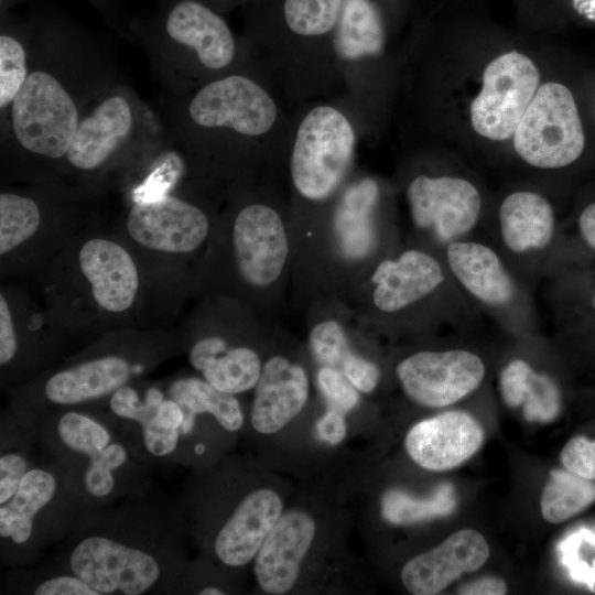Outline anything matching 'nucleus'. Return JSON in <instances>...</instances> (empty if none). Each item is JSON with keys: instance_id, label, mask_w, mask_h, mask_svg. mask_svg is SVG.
<instances>
[{"instance_id": "obj_30", "label": "nucleus", "mask_w": 595, "mask_h": 595, "mask_svg": "<svg viewBox=\"0 0 595 595\" xmlns=\"http://www.w3.org/2000/svg\"><path fill=\"white\" fill-rule=\"evenodd\" d=\"M379 196L370 178L351 185L343 195L334 218V230L342 252L351 259L368 256L376 245L372 213Z\"/></svg>"}, {"instance_id": "obj_29", "label": "nucleus", "mask_w": 595, "mask_h": 595, "mask_svg": "<svg viewBox=\"0 0 595 595\" xmlns=\"http://www.w3.org/2000/svg\"><path fill=\"white\" fill-rule=\"evenodd\" d=\"M40 416L12 401L1 416L0 426V505L19 489L33 466L31 452L39 443Z\"/></svg>"}, {"instance_id": "obj_3", "label": "nucleus", "mask_w": 595, "mask_h": 595, "mask_svg": "<svg viewBox=\"0 0 595 595\" xmlns=\"http://www.w3.org/2000/svg\"><path fill=\"white\" fill-rule=\"evenodd\" d=\"M172 350L163 342L141 338L101 342L30 382L13 401L39 416L52 409L100 402L154 369Z\"/></svg>"}, {"instance_id": "obj_40", "label": "nucleus", "mask_w": 595, "mask_h": 595, "mask_svg": "<svg viewBox=\"0 0 595 595\" xmlns=\"http://www.w3.org/2000/svg\"><path fill=\"white\" fill-rule=\"evenodd\" d=\"M316 381L328 408L346 414L358 404V390L339 370L323 366L317 372Z\"/></svg>"}, {"instance_id": "obj_21", "label": "nucleus", "mask_w": 595, "mask_h": 595, "mask_svg": "<svg viewBox=\"0 0 595 595\" xmlns=\"http://www.w3.org/2000/svg\"><path fill=\"white\" fill-rule=\"evenodd\" d=\"M489 554L484 536L474 529H462L409 560L402 567L401 581L411 594L435 595L463 574L479 570Z\"/></svg>"}, {"instance_id": "obj_47", "label": "nucleus", "mask_w": 595, "mask_h": 595, "mask_svg": "<svg viewBox=\"0 0 595 595\" xmlns=\"http://www.w3.org/2000/svg\"><path fill=\"white\" fill-rule=\"evenodd\" d=\"M588 346H595V340L592 344H589Z\"/></svg>"}, {"instance_id": "obj_13", "label": "nucleus", "mask_w": 595, "mask_h": 595, "mask_svg": "<svg viewBox=\"0 0 595 595\" xmlns=\"http://www.w3.org/2000/svg\"><path fill=\"white\" fill-rule=\"evenodd\" d=\"M540 82L536 64L512 51L488 64L479 94L470 105L474 130L490 140L513 137Z\"/></svg>"}, {"instance_id": "obj_14", "label": "nucleus", "mask_w": 595, "mask_h": 595, "mask_svg": "<svg viewBox=\"0 0 595 595\" xmlns=\"http://www.w3.org/2000/svg\"><path fill=\"white\" fill-rule=\"evenodd\" d=\"M403 392L414 403L444 408L476 391L486 377L482 356L465 347L415 351L396 367Z\"/></svg>"}, {"instance_id": "obj_45", "label": "nucleus", "mask_w": 595, "mask_h": 595, "mask_svg": "<svg viewBox=\"0 0 595 595\" xmlns=\"http://www.w3.org/2000/svg\"><path fill=\"white\" fill-rule=\"evenodd\" d=\"M316 433L322 441L331 445L342 443L347 434L345 413L328 408L316 422Z\"/></svg>"}, {"instance_id": "obj_6", "label": "nucleus", "mask_w": 595, "mask_h": 595, "mask_svg": "<svg viewBox=\"0 0 595 595\" xmlns=\"http://www.w3.org/2000/svg\"><path fill=\"white\" fill-rule=\"evenodd\" d=\"M441 253L458 288L483 314L515 337L537 334L531 284L489 240L474 235L448 244Z\"/></svg>"}, {"instance_id": "obj_38", "label": "nucleus", "mask_w": 595, "mask_h": 595, "mask_svg": "<svg viewBox=\"0 0 595 595\" xmlns=\"http://www.w3.org/2000/svg\"><path fill=\"white\" fill-rule=\"evenodd\" d=\"M29 76L22 44L12 36H0V108L3 110L22 88Z\"/></svg>"}, {"instance_id": "obj_24", "label": "nucleus", "mask_w": 595, "mask_h": 595, "mask_svg": "<svg viewBox=\"0 0 595 595\" xmlns=\"http://www.w3.org/2000/svg\"><path fill=\"white\" fill-rule=\"evenodd\" d=\"M255 389L250 423L261 434H273L303 410L309 397V379L300 365L274 356L262 366Z\"/></svg>"}, {"instance_id": "obj_9", "label": "nucleus", "mask_w": 595, "mask_h": 595, "mask_svg": "<svg viewBox=\"0 0 595 595\" xmlns=\"http://www.w3.org/2000/svg\"><path fill=\"white\" fill-rule=\"evenodd\" d=\"M76 104L51 73L29 74L11 104V127L18 143L45 159L65 158L79 122Z\"/></svg>"}, {"instance_id": "obj_19", "label": "nucleus", "mask_w": 595, "mask_h": 595, "mask_svg": "<svg viewBox=\"0 0 595 595\" xmlns=\"http://www.w3.org/2000/svg\"><path fill=\"white\" fill-rule=\"evenodd\" d=\"M236 267L246 283L268 286L281 274L288 257V239L280 216L270 207H244L232 225Z\"/></svg>"}, {"instance_id": "obj_8", "label": "nucleus", "mask_w": 595, "mask_h": 595, "mask_svg": "<svg viewBox=\"0 0 595 595\" xmlns=\"http://www.w3.org/2000/svg\"><path fill=\"white\" fill-rule=\"evenodd\" d=\"M513 148L529 165L558 170L575 163L585 136L575 99L559 83L540 86L513 133Z\"/></svg>"}, {"instance_id": "obj_36", "label": "nucleus", "mask_w": 595, "mask_h": 595, "mask_svg": "<svg viewBox=\"0 0 595 595\" xmlns=\"http://www.w3.org/2000/svg\"><path fill=\"white\" fill-rule=\"evenodd\" d=\"M456 496L451 484L439 486L425 498H416L408 493L391 489L382 498V516L394 524H411L453 512L456 507Z\"/></svg>"}, {"instance_id": "obj_46", "label": "nucleus", "mask_w": 595, "mask_h": 595, "mask_svg": "<svg viewBox=\"0 0 595 595\" xmlns=\"http://www.w3.org/2000/svg\"><path fill=\"white\" fill-rule=\"evenodd\" d=\"M457 593L463 595H504L507 593V584L497 576H483L462 585Z\"/></svg>"}, {"instance_id": "obj_34", "label": "nucleus", "mask_w": 595, "mask_h": 595, "mask_svg": "<svg viewBox=\"0 0 595 595\" xmlns=\"http://www.w3.org/2000/svg\"><path fill=\"white\" fill-rule=\"evenodd\" d=\"M595 501V480L581 477L569 469H552L540 500L542 517L560 523L581 513Z\"/></svg>"}, {"instance_id": "obj_15", "label": "nucleus", "mask_w": 595, "mask_h": 595, "mask_svg": "<svg viewBox=\"0 0 595 595\" xmlns=\"http://www.w3.org/2000/svg\"><path fill=\"white\" fill-rule=\"evenodd\" d=\"M371 283L375 306L388 315L400 314L432 299L469 300L453 279L442 253L421 248H409L394 258L381 260L372 272Z\"/></svg>"}, {"instance_id": "obj_16", "label": "nucleus", "mask_w": 595, "mask_h": 595, "mask_svg": "<svg viewBox=\"0 0 595 595\" xmlns=\"http://www.w3.org/2000/svg\"><path fill=\"white\" fill-rule=\"evenodd\" d=\"M131 244L159 257L195 252L207 239L209 220L197 206L172 195L139 201L126 218Z\"/></svg>"}, {"instance_id": "obj_37", "label": "nucleus", "mask_w": 595, "mask_h": 595, "mask_svg": "<svg viewBox=\"0 0 595 595\" xmlns=\"http://www.w3.org/2000/svg\"><path fill=\"white\" fill-rule=\"evenodd\" d=\"M344 0H285L284 18L295 33L315 36L327 33L337 22Z\"/></svg>"}, {"instance_id": "obj_5", "label": "nucleus", "mask_w": 595, "mask_h": 595, "mask_svg": "<svg viewBox=\"0 0 595 595\" xmlns=\"http://www.w3.org/2000/svg\"><path fill=\"white\" fill-rule=\"evenodd\" d=\"M98 403L113 416L138 458L148 466L185 465L198 458L192 441L198 420L208 414L196 413L175 400L165 385L137 380Z\"/></svg>"}, {"instance_id": "obj_26", "label": "nucleus", "mask_w": 595, "mask_h": 595, "mask_svg": "<svg viewBox=\"0 0 595 595\" xmlns=\"http://www.w3.org/2000/svg\"><path fill=\"white\" fill-rule=\"evenodd\" d=\"M165 29L171 40L192 48L207 68H224L234 58L235 42L228 25L199 2L177 3L167 17Z\"/></svg>"}, {"instance_id": "obj_43", "label": "nucleus", "mask_w": 595, "mask_h": 595, "mask_svg": "<svg viewBox=\"0 0 595 595\" xmlns=\"http://www.w3.org/2000/svg\"><path fill=\"white\" fill-rule=\"evenodd\" d=\"M14 311L4 291L0 293V367L1 377L11 368L17 356Z\"/></svg>"}, {"instance_id": "obj_20", "label": "nucleus", "mask_w": 595, "mask_h": 595, "mask_svg": "<svg viewBox=\"0 0 595 595\" xmlns=\"http://www.w3.org/2000/svg\"><path fill=\"white\" fill-rule=\"evenodd\" d=\"M484 443V430L468 412L450 410L415 423L404 446L420 467L443 472L470 458Z\"/></svg>"}, {"instance_id": "obj_25", "label": "nucleus", "mask_w": 595, "mask_h": 595, "mask_svg": "<svg viewBox=\"0 0 595 595\" xmlns=\"http://www.w3.org/2000/svg\"><path fill=\"white\" fill-rule=\"evenodd\" d=\"M552 326L563 340H595V263L563 268L547 280Z\"/></svg>"}, {"instance_id": "obj_35", "label": "nucleus", "mask_w": 595, "mask_h": 595, "mask_svg": "<svg viewBox=\"0 0 595 595\" xmlns=\"http://www.w3.org/2000/svg\"><path fill=\"white\" fill-rule=\"evenodd\" d=\"M1 594L97 595L78 576L56 562L42 567H12L2 580Z\"/></svg>"}, {"instance_id": "obj_23", "label": "nucleus", "mask_w": 595, "mask_h": 595, "mask_svg": "<svg viewBox=\"0 0 595 595\" xmlns=\"http://www.w3.org/2000/svg\"><path fill=\"white\" fill-rule=\"evenodd\" d=\"M130 101L120 94L100 100L79 119L65 155L67 164L80 173H93L107 165L128 141L134 127Z\"/></svg>"}, {"instance_id": "obj_39", "label": "nucleus", "mask_w": 595, "mask_h": 595, "mask_svg": "<svg viewBox=\"0 0 595 595\" xmlns=\"http://www.w3.org/2000/svg\"><path fill=\"white\" fill-rule=\"evenodd\" d=\"M310 345L315 358L325 367L340 370L353 353L343 327L335 321H324L313 327Z\"/></svg>"}, {"instance_id": "obj_18", "label": "nucleus", "mask_w": 595, "mask_h": 595, "mask_svg": "<svg viewBox=\"0 0 595 595\" xmlns=\"http://www.w3.org/2000/svg\"><path fill=\"white\" fill-rule=\"evenodd\" d=\"M282 511V499L272 489L245 494L214 529L208 545L214 559L227 569L249 564Z\"/></svg>"}, {"instance_id": "obj_44", "label": "nucleus", "mask_w": 595, "mask_h": 595, "mask_svg": "<svg viewBox=\"0 0 595 595\" xmlns=\"http://www.w3.org/2000/svg\"><path fill=\"white\" fill-rule=\"evenodd\" d=\"M339 371L363 393L374 391L380 378L379 368L374 363L358 356L354 351L349 355Z\"/></svg>"}, {"instance_id": "obj_1", "label": "nucleus", "mask_w": 595, "mask_h": 595, "mask_svg": "<svg viewBox=\"0 0 595 595\" xmlns=\"http://www.w3.org/2000/svg\"><path fill=\"white\" fill-rule=\"evenodd\" d=\"M186 522L150 494L85 509L54 562L97 595L176 594L187 567Z\"/></svg>"}, {"instance_id": "obj_42", "label": "nucleus", "mask_w": 595, "mask_h": 595, "mask_svg": "<svg viewBox=\"0 0 595 595\" xmlns=\"http://www.w3.org/2000/svg\"><path fill=\"white\" fill-rule=\"evenodd\" d=\"M566 234L584 261L595 263V199L581 207Z\"/></svg>"}, {"instance_id": "obj_27", "label": "nucleus", "mask_w": 595, "mask_h": 595, "mask_svg": "<svg viewBox=\"0 0 595 595\" xmlns=\"http://www.w3.org/2000/svg\"><path fill=\"white\" fill-rule=\"evenodd\" d=\"M187 358L204 380L235 396L255 388L262 369L256 350L241 345L230 346L218 335H207L191 344Z\"/></svg>"}, {"instance_id": "obj_12", "label": "nucleus", "mask_w": 595, "mask_h": 595, "mask_svg": "<svg viewBox=\"0 0 595 595\" xmlns=\"http://www.w3.org/2000/svg\"><path fill=\"white\" fill-rule=\"evenodd\" d=\"M411 219L442 250L448 244L474 236L483 218L479 190L456 175H418L407 190Z\"/></svg>"}, {"instance_id": "obj_28", "label": "nucleus", "mask_w": 595, "mask_h": 595, "mask_svg": "<svg viewBox=\"0 0 595 595\" xmlns=\"http://www.w3.org/2000/svg\"><path fill=\"white\" fill-rule=\"evenodd\" d=\"M498 388L502 402L521 408L530 422L554 421L562 411L563 392L558 380L539 370L523 357H512L499 370Z\"/></svg>"}, {"instance_id": "obj_10", "label": "nucleus", "mask_w": 595, "mask_h": 595, "mask_svg": "<svg viewBox=\"0 0 595 595\" xmlns=\"http://www.w3.org/2000/svg\"><path fill=\"white\" fill-rule=\"evenodd\" d=\"M355 145L354 130L335 108L320 106L301 122L291 159L295 188L313 201L326 198L338 186Z\"/></svg>"}, {"instance_id": "obj_2", "label": "nucleus", "mask_w": 595, "mask_h": 595, "mask_svg": "<svg viewBox=\"0 0 595 595\" xmlns=\"http://www.w3.org/2000/svg\"><path fill=\"white\" fill-rule=\"evenodd\" d=\"M39 445L85 509L142 497L152 489L150 466L138 458L98 402L42 413Z\"/></svg>"}, {"instance_id": "obj_7", "label": "nucleus", "mask_w": 595, "mask_h": 595, "mask_svg": "<svg viewBox=\"0 0 595 595\" xmlns=\"http://www.w3.org/2000/svg\"><path fill=\"white\" fill-rule=\"evenodd\" d=\"M490 242L529 284L548 280L565 267L585 263L553 205L542 194L518 190L498 206Z\"/></svg>"}, {"instance_id": "obj_4", "label": "nucleus", "mask_w": 595, "mask_h": 595, "mask_svg": "<svg viewBox=\"0 0 595 595\" xmlns=\"http://www.w3.org/2000/svg\"><path fill=\"white\" fill-rule=\"evenodd\" d=\"M84 510L51 459L33 463L17 493L0 505L1 563L35 564L71 533Z\"/></svg>"}, {"instance_id": "obj_22", "label": "nucleus", "mask_w": 595, "mask_h": 595, "mask_svg": "<svg viewBox=\"0 0 595 595\" xmlns=\"http://www.w3.org/2000/svg\"><path fill=\"white\" fill-rule=\"evenodd\" d=\"M315 532V521L307 512L282 513L253 559L255 576L264 593L280 595L294 587Z\"/></svg>"}, {"instance_id": "obj_31", "label": "nucleus", "mask_w": 595, "mask_h": 595, "mask_svg": "<svg viewBox=\"0 0 595 595\" xmlns=\"http://www.w3.org/2000/svg\"><path fill=\"white\" fill-rule=\"evenodd\" d=\"M336 23L334 45L339 56L355 60L382 50L385 28L371 0H344Z\"/></svg>"}, {"instance_id": "obj_17", "label": "nucleus", "mask_w": 595, "mask_h": 595, "mask_svg": "<svg viewBox=\"0 0 595 595\" xmlns=\"http://www.w3.org/2000/svg\"><path fill=\"white\" fill-rule=\"evenodd\" d=\"M191 119L204 128H230L244 136H260L273 126L277 107L253 80L230 75L205 85L188 106Z\"/></svg>"}, {"instance_id": "obj_11", "label": "nucleus", "mask_w": 595, "mask_h": 595, "mask_svg": "<svg viewBox=\"0 0 595 595\" xmlns=\"http://www.w3.org/2000/svg\"><path fill=\"white\" fill-rule=\"evenodd\" d=\"M72 268L94 315L117 320L137 306L140 268L130 249L119 240L105 236L85 238L76 246Z\"/></svg>"}, {"instance_id": "obj_32", "label": "nucleus", "mask_w": 595, "mask_h": 595, "mask_svg": "<svg viewBox=\"0 0 595 595\" xmlns=\"http://www.w3.org/2000/svg\"><path fill=\"white\" fill-rule=\"evenodd\" d=\"M43 224V210L37 201L15 192H1L0 256L2 266L20 257L39 240Z\"/></svg>"}, {"instance_id": "obj_33", "label": "nucleus", "mask_w": 595, "mask_h": 595, "mask_svg": "<svg viewBox=\"0 0 595 595\" xmlns=\"http://www.w3.org/2000/svg\"><path fill=\"white\" fill-rule=\"evenodd\" d=\"M165 387L175 400L196 413L212 415L228 433L244 426L242 408L235 394L216 389L203 378L181 377Z\"/></svg>"}, {"instance_id": "obj_41", "label": "nucleus", "mask_w": 595, "mask_h": 595, "mask_svg": "<svg viewBox=\"0 0 595 595\" xmlns=\"http://www.w3.org/2000/svg\"><path fill=\"white\" fill-rule=\"evenodd\" d=\"M560 457L564 468L595 480V440L574 436L564 445Z\"/></svg>"}]
</instances>
